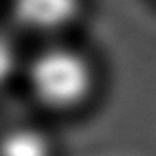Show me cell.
<instances>
[{
  "label": "cell",
  "instance_id": "2",
  "mask_svg": "<svg viewBox=\"0 0 156 156\" xmlns=\"http://www.w3.org/2000/svg\"><path fill=\"white\" fill-rule=\"evenodd\" d=\"M80 12V0H13V15L19 25L38 33L67 29Z\"/></svg>",
  "mask_w": 156,
  "mask_h": 156
},
{
  "label": "cell",
  "instance_id": "1",
  "mask_svg": "<svg viewBox=\"0 0 156 156\" xmlns=\"http://www.w3.org/2000/svg\"><path fill=\"white\" fill-rule=\"evenodd\" d=\"M29 82L34 95L51 107L78 103L91 86L90 65L78 51L48 48L36 55L29 69Z\"/></svg>",
  "mask_w": 156,
  "mask_h": 156
},
{
  "label": "cell",
  "instance_id": "3",
  "mask_svg": "<svg viewBox=\"0 0 156 156\" xmlns=\"http://www.w3.org/2000/svg\"><path fill=\"white\" fill-rule=\"evenodd\" d=\"M2 156H48V143L34 129H13L4 139Z\"/></svg>",
  "mask_w": 156,
  "mask_h": 156
}]
</instances>
